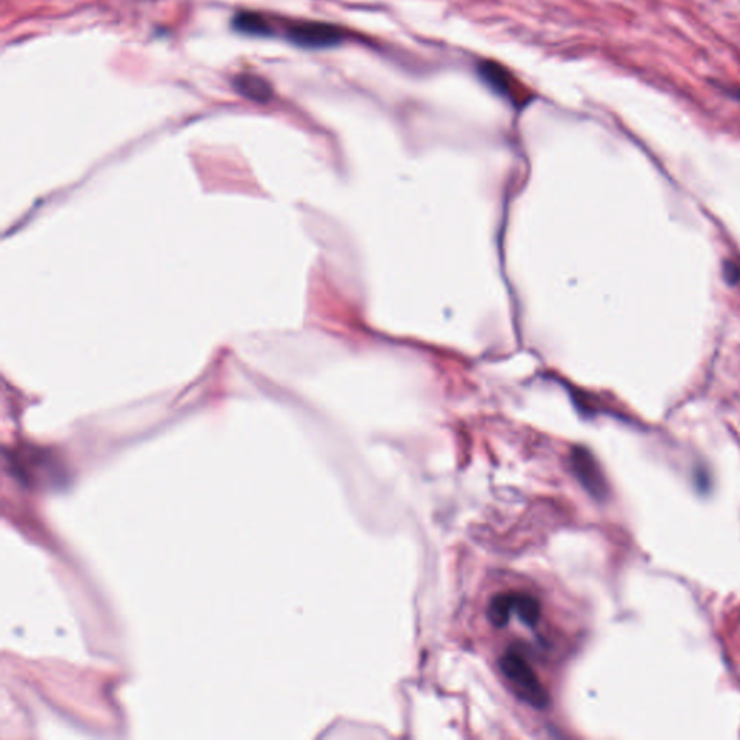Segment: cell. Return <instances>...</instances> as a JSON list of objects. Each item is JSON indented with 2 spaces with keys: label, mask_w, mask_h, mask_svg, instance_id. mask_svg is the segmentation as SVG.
Wrapping results in <instances>:
<instances>
[{
  "label": "cell",
  "mask_w": 740,
  "mask_h": 740,
  "mask_svg": "<svg viewBox=\"0 0 740 740\" xmlns=\"http://www.w3.org/2000/svg\"><path fill=\"white\" fill-rule=\"evenodd\" d=\"M501 669L524 701L536 708L548 706L550 699L544 685L529 662L518 651H508L502 657Z\"/></svg>",
  "instance_id": "obj_1"
},
{
  "label": "cell",
  "mask_w": 740,
  "mask_h": 740,
  "mask_svg": "<svg viewBox=\"0 0 740 740\" xmlns=\"http://www.w3.org/2000/svg\"><path fill=\"white\" fill-rule=\"evenodd\" d=\"M286 36L302 48H328L344 38L342 29L323 22H298L288 28Z\"/></svg>",
  "instance_id": "obj_2"
},
{
  "label": "cell",
  "mask_w": 740,
  "mask_h": 740,
  "mask_svg": "<svg viewBox=\"0 0 740 740\" xmlns=\"http://www.w3.org/2000/svg\"><path fill=\"white\" fill-rule=\"evenodd\" d=\"M479 74L495 93L503 96L515 104L525 103V95L521 93L513 76L502 65L493 61H483L479 65Z\"/></svg>",
  "instance_id": "obj_3"
},
{
  "label": "cell",
  "mask_w": 740,
  "mask_h": 740,
  "mask_svg": "<svg viewBox=\"0 0 740 740\" xmlns=\"http://www.w3.org/2000/svg\"><path fill=\"white\" fill-rule=\"evenodd\" d=\"M571 461L574 473L581 482V484L585 486L594 498H603L604 491H606V484H604L603 476L592 454L585 450V448H575L573 452Z\"/></svg>",
  "instance_id": "obj_4"
},
{
  "label": "cell",
  "mask_w": 740,
  "mask_h": 740,
  "mask_svg": "<svg viewBox=\"0 0 740 740\" xmlns=\"http://www.w3.org/2000/svg\"><path fill=\"white\" fill-rule=\"evenodd\" d=\"M236 92L256 103H267L274 96L272 85L256 74H240L233 80Z\"/></svg>",
  "instance_id": "obj_5"
},
{
  "label": "cell",
  "mask_w": 740,
  "mask_h": 740,
  "mask_svg": "<svg viewBox=\"0 0 740 740\" xmlns=\"http://www.w3.org/2000/svg\"><path fill=\"white\" fill-rule=\"evenodd\" d=\"M233 28L242 34L252 36H271L274 29L271 24L259 13L240 12L233 18Z\"/></svg>",
  "instance_id": "obj_6"
},
{
  "label": "cell",
  "mask_w": 740,
  "mask_h": 740,
  "mask_svg": "<svg viewBox=\"0 0 740 740\" xmlns=\"http://www.w3.org/2000/svg\"><path fill=\"white\" fill-rule=\"evenodd\" d=\"M512 612L517 613L528 626H535L541 613L540 601L532 594L515 592L512 593Z\"/></svg>",
  "instance_id": "obj_7"
},
{
  "label": "cell",
  "mask_w": 740,
  "mask_h": 740,
  "mask_svg": "<svg viewBox=\"0 0 740 740\" xmlns=\"http://www.w3.org/2000/svg\"><path fill=\"white\" fill-rule=\"evenodd\" d=\"M512 613V593H499L491 599L489 608H487V616L489 620L498 626L502 627L509 622Z\"/></svg>",
  "instance_id": "obj_8"
},
{
  "label": "cell",
  "mask_w": 740,
  "mask_h": 740,
  "mask_svg": "<svg viewBox=\"0 0 740 740\" xmlns=\"http://www.w3.org/2000/svg\"><path fill=\"white\" fill-rule=\"evenodd\" d=\"M729 93L732 96H734L736 99H740V88H736V90H729Z\"/></svg>",
  "instance_id": "obj_9"
}]
</instances>
